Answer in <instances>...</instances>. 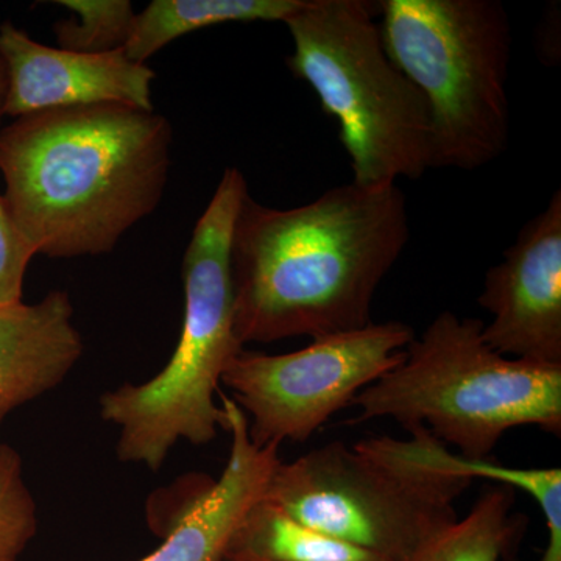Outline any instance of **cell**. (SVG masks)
Masks as SVG:
<instances>
[{
    "mask_svg": "<svg viewBox=\"0 0 561 561\" xmlns=\"http://www.w3.org/2000/svg\"><path fill=\"white\" fill-rule=\"evenodd\" d=\"M168 117L94 103L18 117L0 131L2 195L35 254L101 256L160 206L171 172Z\"/></svg>",
    "mask_w": 561,
    "mask_h": 561,
    "instance_id": "7a4b0ae2",
    "label": "cell"
},
{
    "mask_svg": "<svg viewBox=\"0 0 561 561\" xmlns=\"http://www.w3.org/2000/svg\"><path fill=\"white\" fill-rule=\"evenodd\" d=\"M249 195L245 176L225 169L183 261L184 320L171 360L150 381L125 383L99 400L101 416L119 427L117 459L161 470L180 440L208 445L225 431L214 401L225 368L243 350L234 332L231 239Z\"/></svg>",
    "mask_w": 561,
    "mask_h": 561,
    "instance_id": "3957f363",
    "label": "cell"
},
{
    "mask_svg": "<svg viewBox=\"0 0 561 561\" xmlns=\"http://www.w3.org/2000/svg\"><path fill=\"white\" fill-rule=\"evenodd\" d=\"M379 3L305 0L283 21L294 41L287 68L341 127L353 183L379 186L430 171L426 99L383 49Z\"/></svg>",
    "mask_w": 561,
    "mask_h": 561,
    "instance_id": "8992f818",
    "label": "cell"
},
{
    "mask_svg": "<svg viewBox=\"0 0 561 561\" xmlns=\"http://www.w3.org/2000/svg\"><path fill=\"white\" fill-rule=\"evenodd\" d=\"M0 62L7 79L3 116L18 119L39 111L94 103L154 111L151 84L157 73L128 60L124 50L94 55L44 46L3 22Z\"/></svg>",
    "mask_w": 561,
    "mask_h": 561,
    "instance_id": "30bf717a",
    "label": "cell"
},
{
    "mask_svg": "<svg viewBox=\"0 0 561 561\" xmlns=\"http://www.w3.org/2000/svg\"><path fill=\"white\" fill-rule=\"evenodd\" d=\"M305 0H153L136 14L124 54L146 65L162 47L187 33L228 22H283Z\"/></svg>",
    "mask_w": 561,
    "mask_h": 561,
    "instance_id": "4fadbf2b",
    "label": "cell"
},
{
    "mask_svg": "<svg viewBox=\"0 0 561 561\" xmlns=\"http://www.w3.org/2000/svg\"><path fill=\"white\" fill-rule=\"evenodd\" d=\"M38 531V508L24 479L21 454L0 445V561H20Z\"/></svg>",
    "mask_w": 561,
    "mask_h": 561,
    "instance_id": "e0dca14e",
    "label": "cell"
},
{
    "mask_svg": "<svg viewBox=\"0 0 561 561\" xmlns=\"http://www.w3.org/2000/svg\"><path fill=\"white\" fill-rule=\"evenodd\" d=\"M231 451L220 479L172 524L164 542L139 561H224L243 516L264 496L279 463V446L257 448L250 440L249 419L232 398L220 393Z\"/></svg>",
    "mask_w": 561,
    "mask_h": 561,
    "instance_id": "8fae6325",
    "label": "cell"
},
{
    "mask_svg": "<svg viewBox=\"0 0 561 561\" xmlns=\"http://www.w3.org/2000/svg\"><path fill=\"white\" fill-rule=\"evenodd\" d=\"M515 494L511 485L486 486L470 513L413 561H501L519 548L529 524L513 512Z\"/></svg>",
    "mask_w": 561,
    "mask_h": 561,
    "instance_id": "9a60e30c",
    "label": "cell"
},
{
    "mask_svg": "<svg viewBox=\"0 0 561 561\" xmlns=\"http://www.w3.org/2000/svg\"><path fill=\"white\" fill-rule=\"evenodd\" d=\"M224 561H242V560H224Z\"/></svg>",
    "mask_w": 561,
    "mask_h": 561,
    "instance_id": "ffe728a7",
    "label": "cell"
},
{
    "mask_svg": "<svg viewBox=\"0 0 561 561\" xmlns=\"http://www.w3.org/2000/svg\"><path fill=\"white\" fill-rule=\"evenodd\" d=\"M413 339L409 324L386 321L312 339L294 353L242 350L225 368L221 382L249 413L254 446L308 442L365 387L398 367Z\"/></svg>",
    "mask_w": 561,
    "mask_h": 561,
    "instance_id": "ba28073f",
    "label": "cell"
},
{
    "mask_svg": "<svg viewBox=\"0 0 561 561\" xmlns=\"http://www.w3.org/2000/svg\"><path fill=\"white\" fill-rule=\"evenodd\" d=\"M409 239L397 183L351 181L290 209L247 195L231 239L236 337L243 346L368 327L376 290Z\"/></svg>",
    "mask_w": 561,
    "mask_h": 561,
    "instance_id": "6da1fadb",
    "label": "cell"
},
{
    "mask_svg": "<svg viewBox=\"0 0 561 561\" xmlns=\"http://www.w3.org/2000/svg\"><path fill=\"white\" fill-rule=\"evenodd\" d=\"M482 330L479 319L438 313L404 360L354 398L359 413L351 424L391 419L408 431L424 426L470 460H490L513 427L560 437L561 365L502 356Z\"/></svg>",
    "mask_w": 561,
    "mask_h": 561,
    "instance_id": "277c9868",
    "label": "cell"
},
{
    "mask_svg": "<svg viewBox=\"0 0 561 561\" xmlns=\"http://www.w3.org/2000/svg\"><path fill=\"white\" fill-rule=\"evenodd\" d=\"M391 62L430 110V169L478 171L511 140L512 24L501 0H383Z\"/></svg>",
    "mask_w": 561,
    "mask_h": 561,
    "instance_id": "5b68a950",
    "label": "cell"
},
{
    "mask_svg": "<svg viewBox=\"0 0 561 561\" xmlns=\"http://www.w3.org/2000/svg\"><path fill=\"white\" fill-rule=\"evenodd\" d=\"M472 481L404 459L376 437L279 461L262 500L387 561H413L459 522L456 501Z\"/></svg>",
    "mask_w": 561,
    "mask_h": 561,
    "instance_id": "52a82bcc",
    "label": "cell"
},
{
    "mask_svg": "<svg viewBox=\"0 0 561 561\" xmlns=\"http://www.w3.org/2000/svg\"><path fill=\"white\" fill-rule=\"evenodd\" d=\"M55 5L73 13L55 24L60 49L101 55L127 46L136 20L130 0H57Z\"/></svg>",
    "mask_w": 561,
    "mask_h": 561,
    "instance_id": "2e32d148",
    "label": "cell"
},
{
    "mask_svg": "<svg viewBox=\"0 0 561 561\" xmlns=\"http://www.w3.org/2000/svg\"><path fill=\"white\" fill-rule=\"evenodd\" d=\"M7 79L5 70L0 62V117H3V105H5Z\"/></svg>",
    "mask_w": 561,
    "mask_h": 561,
    "instance_id": "d6986e66",
    "label": "cell"
},
{
    "mask_svg": "<svg viewBox=\"0 0 561 561\" xmlns=\"http://www.w3.org/2000/svg\"><path fill=\"white\" fill-rule=\"evenodd\" d=\"M72 319L66 290H51L35 305L0 306V424L57 389L79 364L83 339Z\"/></svg>",
    "mask_w": 561,
    "mask_h": 561,
    "instance_id": "7c38bea8",
    "label": "cell"
},
{
    "mask_svg": "<svg viewBox=\"0 0 561 561\" xmlns=\"http://www.w3.org/2000/svg\"><path fill=\"white\" fill-rule=\"evenodd\" d=\"M224 560L242 561H387L291 518L260 500L243 516Z\"/></svg>",
    "mask_w": 561,
    "mask_h": 561,
    "instance_id": "5bb4252c",
    "label": "cell"
},
{
    "mask_svg": "<svg viewBox=\"0 0 561 561\" xmlns=\"http://www.w3.org/2000/svg\"><path fill=\"white\" fill-rule=\"evenodd\" d=\"M491 316L482 339L512 359L561 365V192L527 221L478 298Z\"/></svg>",
    "mask_w": 561,
    "mask_h": 561,
    "instance_id": "9c48e42d",
    "label": "cell"
},
{
    "mask_svg": "<svg viewBox=\"0 0 561 561\" xmlns=\"http://www.w3.org/2000/svg\"><path fill=\"white\" fill-rule=\"evenodd\" d=\"M35 251L22 238L0 195V306L22 301V286Z\"/></svg>",
    "mask_w": 561,
    "mask_h": 561,
    "instance_id": "ac0fdd59",
    "label": "cell"
}]
</instances>
